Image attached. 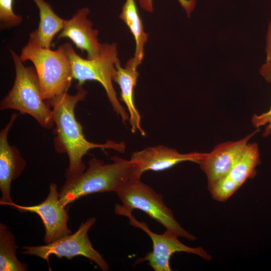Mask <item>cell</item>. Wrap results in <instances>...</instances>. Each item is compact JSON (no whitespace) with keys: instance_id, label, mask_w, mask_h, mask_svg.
I'll list each match as a JSON object with an SVG mask.
<instances>
[{"instance_id":"cell-19","label":"cell","mask_w":271,"mask_h":271,"mask_svg":"<svg viewBox=\"0 0 271 271\" xmlns=\"http://www.w3.org/2000/svg\"><path fill=\"white\" fill-rule=\"evenodd\" d=\"M13 2L14 0H0L1 30L18 26L23 21L22 16L16 14L13 10Z\"/></svg>"},{"instance_id":"cell-11","label":"cell","mask_w":271,"mask_h":271,"mask_svg":"<svg viewBox=\"0 0 271 271\" xmlns=\"http://www.w3.org/2000/svg\"><path fill=\"white\" fill-rule=\"evenodd\" d=\"M19 114L14 113L7 125L0 131V190L2 205H11L14 202L11 198L12 181L19 178L26 167V161L15 146L10 145L8 137Z\"/></svg>"},{"instance_id":"cell-3","label":"cell","mask_w":271,"mask_h":271,"mask_svg":"<svg viewBox=\"0 0 271 271\" xmlns=\"http://www.w3.org/2000/svg\"><path fill=\"white\" fill-rule=\"evenodd\" d=\"M20 57L23 63L30 61L34 64L44 100L67 92L71 87L73 79L72 68L63 45L55 50L43 47L35 30L30 34Z\"/></svg>"},{"instance_id":"cell-17","label":"cell","mask_w":271,"mask_h":271,"mask_svg":"<svg viewBox=\"0 0 271 271\" xmlns=\"http://www.w3.org/2000/svg\"><path fill=\"white\" fill-rule=\"evenodd\" d=\"M39 12L40 22L36 30L40 44L50 48L54 36L63 28L66 20L59 17L44 0H33Z\"/></svg>"},{"instance_id":"cell-4","label":"cell","mask_w":271,"mask_h":271,"mask_svg":"<svg viewBox=\"0 0 271 271\" xmlns=\"http://www.w3.org/2000/svg\"><path fill=\"white\" fill-rule=\"evenodd\" d=\"M15 65L16 76L14 85L1 100V110L12 109L20 114H28L46 129L55 123L51 107L43 98L39 79L34 66H25L14 51L10 49Z\"/></svg>"},{"instance_id":"cell-9","label":"cell","mask_w":271,"mask_h":271,"mask_svg":"<svg viewBox=\"0 0 271 271\" xmlns=\"http://www.w3.org/2000/svg\"><path fill=\"white\" fill-rule=\"evenodd\" d=\"M11 207L21 212L35 213L41 218L45 229L44 241L49 244L72 233L68 227L69 216L60 200L56 184L52 183L47 198L41 203L23 206L13 203Z\"/></svg>"},{"instance_id":"cell-13","label":"cell","mask_w":271,"mask_h":271,"mask_svg":"<svg viewBox=\"0 0 271 271\" xmlns=\"http://www.w3.org/2000/svg\"><path fill=\"white\" fill-rule=\"evenodd\" d=\"M205 154L198 152L181 154L174 149L160 145L132 153L130 160L135 164L137 175L141 178L146 171H163L183 162L198 164Z\"/></svg>"},{"instance_id":"cell-7","label":"cell","mask_w":271,"mask_h":271,"mask_svg":"<svg viewBox=\"0 0 271 271\" xmlns=\"http://www.w3.org/2000/svg\"><path fill=\"white\" fill-rule=\"evenodd\" d=\"M117 215L127 217L129 224L145 232L153 243L152 251L147 252L144 257L138 258L133 265L147 261L155 271H171L170 260L176 252H185L200 256L207 260L212 257L201 247H192L186 245L178 239V236L174 232L166 229L162 234L153 232L145 222L138 221L132 214V212L123 208L120 204H116L114 209Z\"/></svg>"},{"instance_id":"cell-5","label":"cell","mask_w":271,"mask_h":271,"mask_svg":"<svg viewBox=\"0 0 271 271\" xmlns=\"http://www.w3.org/2000/svg\"><path fill=\"white\" fill-rule=\"evenodd\" d=\"M63 45L71 64L73 78L82 85L88 80L100 83L114 111L121 117L125 124L129 120V116L119 102L112 84L117 73L115 64L118 59L116 44H103L100 55L93 59L81 57L70 43H65Z\"/></svg>"},{"instance_id":"cell-21","label":"cell","mask_w":271,"mask_h":271,"mask_svg":"<svg viewBox=\"0 0 271 271\" xmlns=\"http://www.w3.org/2000/svg\"><path fill=\"white\" fill-rule=\"evenodd\" d=\"M252 122L256 128L266 125L262 136L264 137L268 136L271 132V108L268 111L260 115L254 114L252 117Z\"/></svg>"},{"instance_id":"cell-16","label":"cell","mask_w":271,"mask_h":271,"mask_svg":"<svg viewBox=\"0 0 271 271\" xmlns=\"http://www.w3.org/2000/svg\"><path fill=\"white\" fill-rule=\"evenodd\" d=\"M119 18L126 24L133 36L136 48L133 58L134 65L137 68L144 58V46L148 41V35L144 31L135 0L125 1Z\"/></svg>"},{"instance_id":"cell-8","label":"cell","mask_w":271,"mask_h":271,"mask_svg":"<svg viewBox=\"0 0 271 271\" xmlns=\"http://www.w3.org/2000/svg\"><path fill=\"white\" fill-rule=\"evenodd\" d=\"M95 217L89 218L82 222L77 230L56 241L44 245L26 246L22 247L23 254L38 256L47 261L53 254L57 257L71 259L82 255L94 262L101 270L107 271L109 265L102 255L93 248L89 238L88 232L95 224Z\"/></svg>"},{"instance_id":"cell-18","label":"cell","mask_w":271,"mask_h":271,"mask_svg":"<svg viewBox=\"0 0 271 271\" xmlns=\"http://www.w3.org/2000/svg\"><path fill=\"white\" fill-rule=\"evenodd\" d=\"M15 237L9 227L0 224V270L27 271L29 269L27 263L21 262L17 257Z\"/></svg>"},{"instance_id":"cell-20","label":"cell","mask_w":271,"mask_h":271,"mask_svg":"<svg viewBox=\"0 0 271 271\" xmlns=\"http://www.w3.org/2000/svg\"><path fill=\"white\" fill-rule=\"evenodd\" d=\"M266 60L261 66L260 72L262 76L268 82L271 81V22H270L266 36Z\"/></svg>"},{"instance_id":"cell-22","label":"cell","mask_w":271,"mask_h":271,"mask_svg":"<svg viewBox=\"0 0 271 271\" xmlns=\"http://www.w3.org/2000/svg\"><path fill=\"white\" fill-rule=\"evenodd\" d=\"M141 8L146 12L153 13L154 11L153 0H137ZM182 7L189 15L193 10L196 0H178Z\"/></svg>"},{"instance_id":"cell-2","label":"cell","mask_w":271,"mask_h":271,"mask_svg":"<svg viewBox=\"0 0 271 271\" xmlns=\"http://www.w3.org/2000/svg\"><path fill=\"white\" fill-rule=\"evenodd\" d=\"M112 163L104 164L93 157L88 167L79 176L66 179L60 191V200L66 206L86 195L108 192L116 193L126 183L141 179L135 164L118 156L112 157Z\"/></svg>"},{"instance_id":"cell-15","label":"cell","mask_w":271,"mask_h":271,"mask_svg":"<svg viewBox=\"0 0 271 271\" xmlns=\"http://www.w3.org/2000/svg\"><path fill=\"white\" fill-rule=\"evenodd\" d=\"M117 73L114 81L117 83L120 88L121 100L126 105L129 116L131 131L135 133L139 130L143 136L146 135L145 131L141 125V117L137 109L133 100V90L136 86L139 73L134 64L133 57L126 62L124 68L120 65L118 59L115 64Z\"/></svg>"},{"instance_id":"cell-10","label":"cell","mask_w":271,"mask_h":271,"mask_svg":"<svg viewBox=\"0 0 271 271\" xmlns=\"http://www.w3.org/2000/svg\"><path fill=\"white\" fill-rule=\"evenodd\" d=\"M260 163L257 145L248 143L228 173L209 189L212 198L218 201L228 199L247 180L255 176Z\"/></svg>"},{"instance_id":"cell-12","label":"cell","mask_w":271,"mask_h":271,"mask_svg":"<svg viewBox=\"0 0 271 271\" xmlns=\"http://www.w3.org/2000/svg\"><path fill=\"white\" fill-rule=\"evenodd\" d=\"M256 131L237 141L218 144L211 152L205 154L198 164L206 176L208 190L228 173Z\"/></svg>"},{"instance_id":"cell-6","label":"cell","mask_w":271,"mask_h":271,"mask_svg":"<svg viewBox=\"0 0 271 271\" xmlns=\"http://www.w3.org/2000/svg\"><path fill=\"white\" fill-rule=\"evenodd\" d=\"M116 193L124 209L130 212L134 209L142 210L179 237L192 241L196 239L177 221L172 211L165 204L163 196L141 179L128 181Z\"/></svg>"},{"instance_id":"cell-1","label":"cell","mask_w":271,"mask_h":271,"mask_svg":"<svg viewBox=\"0 0 271 271\" xmlns=\"http://www.w3.org/2000/svg\"><path fill=\"white\" fill-rule=\"evenodd\" d=\"M74 95L64 93L55 98L45 100L52 107V117L55 125L53 140L55 151L60 154H66L69 165L65 172L66 179H71L82 174L86 169L83 157L92 149H113L122 153L125 151L124 143H117L107 140L104 144H96L87 141L83 134L81 124L75 117L76 104L85 99L87 91L82 85L77 83Z\"/></svg>"},{"instance_id":"cell-14","label":"cell","mask_w":271,"mask_h":271,"mask_svg":"<svg viewBox=\"0 0 271 271\" xmlns=\"http://www.w3.org/2000/svg\"><path fill=\"white\" fill-rule=\"evenodd\" d=\"M89 13L86 7L78 9L66 20L58 39H69L77 48L87 53V59H93L100 55L103 44L98 41V31L92 28V23L87 18Z\"/></svg>"}]
</instances>
